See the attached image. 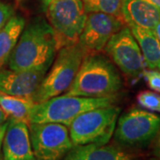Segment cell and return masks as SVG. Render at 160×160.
Here are the masks:
<instances>
[{
  "mask_svg": "<svg viewBox=\"0 0 160 160\" xmlns=\"http://www.w3.org/2000/svg\"><path fill=\"white\" fill-rule=\"evenodd\" d=\"M57 51L56 39L51 25L43 18H35L24 27L7 61L9 69L48 70Z\"/></svg>",
  "mask_w": 160,
  "mask_h": 160,
  "instance_id": "1",
  "label": "cell"
},
{
  "mask_svg": "<svg viewBox=\"0 0 160 160\" xmlns=\"http://www.w3.org/2000/svg\"><path fill=\"white\" fill-rule=\"evenodd\" d=\"M122 86L121 76L111 60L100 52H88L64 93L81 97H108L116 95Z\"/></svg>",
  "mask_w": 160,
  "mask_h": 160,
  "instance_id": "2",
  "label": "cell"
},
{
  "mask_svg": "<svg viewBox=\"0 0 160 160\" xmlns=\"http://www.w3.org/2000/svg\"><path fill=\"white\" fill-rule=\"evenodd\" d=\"M116 95L90 98L57 95L43 102L36 103L29 115V123H58L68 126L79 115L88 110L113 105Z\"/></svg>",
  "mask_w": 160,
  "mask_h": 160,
  "instance_id": "3",
  "label": "cell"
},
{
  "mask_svg": "<svg viewBox=\"0 0 160 160\" xmlns=\"http://www.w3.org/2000/svg\"><path fill=\"white\" fill-rule=\"evenodd\" d=\"M88 51L79 42L64 46L58 50L55 60L46 72L39 87L32 96L36 103L43 102L50 98L61 95L72 84L82 60Z\"/></svg>",
  "mask_w": 160,
  "mask_h": 160,
  "instance_id": "4",
  "label": "cell"
},
{
  "mask_svg": "<svg viewBox=\"0 0 160 160\" xmlns=\"http://www.w3.org/2000/svg\"><path fill=\"white\" fill-rule=\"evenodd\" d=\"M120 108L115 104L88 110L76 118L69 126V136L74 146L109 142L119 117Z\"/></svg>",
  "mask_w": 160,
  "mask_h": 160,
  "instance_id": "5",
  "label": "cell"
},
{
  "mask_svg": "<svg viewBox=\"0 0 160 160\" xmlns=\"http://www.w3.org/2000/svg\"><path fill=\"white\" fill-rule=\"evenodd\" d=\"M45 11L54 32L57 50L78 43L87 17L82 0H56Z\"/></svg>",
  "mask_w": 160,
  "mask_h": 160,
  "instance_id": "6",
  "label": "cell"
},
{
  "mask_svg": "<svg viewBox=\"0 0 160 160\" xmlns=\"http://www.w3.org/2000/svg\"><path fill=\"white\" fill-rule=\"evenodd\" d=\"M160 127V116L140 109H132L118 118L114 131L116 142L129 149L148 146Z\"/></svg>",
  "mask_w": 160,
  "mask_h": 160,
  "instance_id": "7",
  "label": "cell"
},
{
  "mask_svg": "<svg viewBox=\"0 0 160 160\" xmlns=\"http://www.w3.org/2000/svg\"><path fill=\"white\" fill-rule=\"evenodd\" d=\"M31 146L37 160H62L74 147L68 126L58 123H29Z\"/></svg>",
  "mask_w": 160,
  "mask_h": 160,
  "instance_id": "8",
  "label": "cell"
},
{
  "mask_svg": "<svg viewBox=\"0 0 160 160\" xmlns=\"http://www.w3.org/2000/svg\"><path fill=\"white\" fill-rule=\"evenodd\" d=\"M104 50L111 62L127 78L135 79L142 76L145 69L142 53L127 25L111 37Z\"/></svg>",
  "mask_w": 160,
  "mask_h": 160,
  "instance_id": "9",
  "label": "cell"
},
{
  "mask_svg": "<svg viewBox=\"0 0 160 160\" xmlns=\"http://www.w3.org/2000/svg\"><path fill=\"white\" fill-rule=\"evenodd\" d=\"M126 25L125 21L113 15L89 12L78 42L88 52H100L104 50L111 37Z\"/></svg>",
  "mask_w": 160,
  "mask_h": 160,
  "instance_id": "10",
  "label": "cell"
},
{
  "mask_svg": "<svg viewBox=\"0 0 160 160\" xmlns=\"http://www.w3.org/2000/svg\"><path fill=\"white\" fill-rule=\"evenodd\" d=\"M47 71L46 69H1L0 92L13 96L32 98Z\"/></svg>",
  "mask_w": 160,
  "mask_h": 160,
  "instance_id": "11",
  "label": "cell"
},
{
  "mask_svg": "<svg viewBox=\"0 0 160 160\" xmlns=\"http://www.w3.org/2000/svg\"><path fill=\"white\" fill-rule=\"evenodd\" d=\"M4 160H37L31 146L29 125L9 119L2 143Z\"/></svg>",
  "mask_w": 160,
  "mask_h": 160,
  "instance_id": "12",
  "label": "cell"
},
{
  "mask_svg": "<svg viewBox=\"0 0 160 160\" xmlns=\"http://www.w3.org/2000/svg\"><path fill=\"white\" fill-rule=\"evenodd\" d=\"M122 16L127 26L154 30L160 22V8L144 0H122Z\"/></svg>",
  "mask_w": 160,
  "mask_h": 160,
  "instance_id": "13",
  "label": "cell"
},
{
  "mask_svg": "<svg viewBox=\"0 0 160 160\" xmlns=\"http://www.w3.org/2000/svg\"><path fill=\"white\" fill-rule=\"evenodd\" d=\"M139 44L145 65L149 69L160 70V42L153 30L128 26Z\"/></svg>",
  "mask_w": 160,
  "mask_h": 160,
  "instance_id": "14",
  "label": "cell"
},
{
  "mask_svg": "<svg viewBox=\"0 0 160 160\" xmlns=\"http://www.w3.org/2000/svg\"><path fill=\"white\" fill-rule=\"evenodd\" d=\"M24 27L25 20L13 15L0 31V69L7 62Z\"/></svg>",
  "mask_w": 160,
  "mask_h": 160,
  "instance_id": "15",
  "label": "cell"
},
{
  "mask_svg": "<svg viewBox=\"0 0 160 160\" xmlns=\"http://www.w3.org/2000/svg\"><path fill=\"white\" fill-rule=\"evenodd\" d=\"M36 104L31 97L9 95L0 92V107L7 118L22 121L29 125V115Z\"/></svg>",
  "mask_w": 160,
  "mask_h": 160,
  "instance_id": "16",
  "label": "cell"
},
{
  "mask_svg": "<svg viewBox=\"0 0 160 160\" xmlns=\"http://www.w3.org/2000/svg\"><path fill=\"white\" fill-rule=\"evenodd\" d=\"M87 13L102 12L123 20L122 0H82Z\"/></svg>",
  "mask_w": 160,
  "mask_h": 160,
  "instance_id": "17",
  "label": "cell"
},
{
  "mask_svg": "<svg viewBox=\"0 0 160 160\" xmlns=\"http://www.w3.org/2000/svg\"><path fill=\"white\" fill-rule=\"evenodd\" d=\"M87 160H134L133 156L120 148L96 145L89 151Z\"/></svg>",
  "mask_w": 160,
  "mask_h": 160,
  "instance_id": "18",
  "label": "cell"
},
{
  "mask_svg": "<svg viewBox=\"0 0 160 160\" xmlns=\"http://www.w3.org/2000/svg\"><path fill=\"white\" fill-rule=\"evenodd\" d=\"M138 104L143 109L160 113V94L154 91H142L137 94Z\"/></svg>",
  "mask_w": 160,
  "mask_h": 160,
  "instance_id": "19",
  "label": "cell"
},
{
  "mask_svg": "<svg viewBox=\"0 0 160 160\" xmlns=\"http://www.w3.org/2000/svg\"><path fill=\"white\" fill-rule=\"evenodd\" d=\"M96 145L97 144L74 146L62 160H87V155L89 151Z\"/></svg>",
  "mask_w": 160,
  "mask_h": 160,
  "instance_id": "20",
  "label": "cell"
},
{
  "mask_svg": "<svg viewBox=\"0 0 160 160\" xmlns=\"http://www.w3.org/2000/svg\"><path fill=\"white\" fill-rule=\"evenodd\" d=\"M142 76L149 88L152 91L160 93V70L144 69Z\"/></svg>",
  "mask_w": 160,
  "mask_h": 160,
  "instance_id": "21",
  "label": "cell"
},
{
  "mask_svg": "<svg viewBox=\"0 0 160 160\" xmlns=\"http://www.w3.org/2000/svg\"><path fill=\"white\" fill-rule=\"evenodd\" d=\"M13 8L11 5L0 2V31L4 29L6 23L13 16Z\"/></svg>",
  "mask_w": 160,
  "mask_h": 160,
  "instance_id": "22",
  "label": "cell"
},
{
  "mask_svg": "<svg viewBox=\"0 0 160 160\" xmlns=\"http://www.w3.org/2000/svg\"><path fill=\"white\" fill-rule=\"evenodd\" d=\"M154 149H153V154L157 158H160V127L158 132L157 133V136L154 139Z\"/></svg>",
  "mask_w": 160,
  "mask_h": 160,
  "instance_id": "23",
  "label": "cell"
},
{
  "mask_svg": "<svg viewBox=\"0 0 160 160\" xmlns=\"http://www.w3.org/2000/svg\"><path fill=\"white\" fill-rule=\"evenodd\" d=\"M7 125H8V121H7V122H5L3 125L0 126V151H1V149H2L3 139H4V135H5V132H6Z\"/></svg>",
  "mask_w": 160,
  "mask_h": 160,
  "instance_id": "24",
  "label": "cell"
},
{
  "mask_svg": "<svg viewBox=\"0 0 160 160\" xmlns=\"http://www.w3.org/2000/svg\"><path fill=\"white\" fill-rule=\"evenodd\" d=\"M6 119H7V117L5 114V112L3 111V109H1V107H0V126L3 125L5 122H6Z\"/></svg>",
  "mask_w": 160,
  "mask_h": 160,
  "instance_id": "25",
  "label": "cell"
},
{
  "mask_svg": "<svg viewBox=\"0 0 160 160\" xmlns=\"http://www.w3.org/2000/svg\"><path fill=\"white\" fill-rule=\"evenodd\" d=\"M40 1H41V4H42V7H43V8H44V10H45L46 7L49 6L51 3L54 2V1H56V0H40Z\"/></svg>",
  "mask_w": 160,
  "mask_h": 160,
  "instance_id": "26",
  "label": "cell"
},
{
  "mask_svg": "<svg viewBox=\"0 0 160 160\" xmlns=\"http://www.w3.org/2000/svg\"><path fill=\"white\" fill-rule=\"evenodd\" d=\"M153 31H154V33L156 34L157 38H158V40H159L160 42V22L156 25V27H155V29Z\"/></svg>",
  "mask_w": 160,
  "mask_h": 160,
  "instance_id": "27",
  "label": "cell"
},
{
  "mask_svg": "<svg viewBox=\"0 0 160 160\" xmlns=\"http://www.w3.org/2000/svg\"><path fill=\"white\" fill-rule=\"evenodd\" d=\"M146 2H149L150 4L154 5V6H158V8H160V0H144Z\"/></svg>",
  "mask_w": 160,
  "mask_h": 160,
  "instance_id": "28",
  "label": "cell"
},
{
  "mask_svg": "<svg viewBox=\"0 0 160 160\" xmlns=\"http://www.w3.org/2000/svg\"><path fill=\"white\" fill-rule=\"evenodd\" d=\"M157 160H160V158H158V159H157Z\"/></svg>",
  "mask_w": 160,
  "mask_h": 160,
  "instance_id": "29",
  "label": "cell"
}]
</instances>
